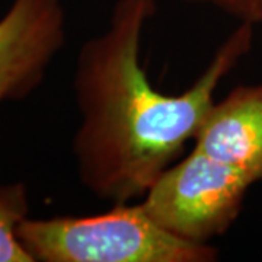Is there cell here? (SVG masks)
I'll list each match as a JSON object with an SVG mask.
<instances>
[{
	"instance_id": "1",
	"label": "cell",
	"mask_w": 262,
	"mask_h": 262,
	"mask_svg": "<svg viewBox=\"0 0 262 262\" xmlns=\"http://www.w3.org/2000/svg\"><path fill=\"white\" fill-rule=\"evenodd\" d=\"M156 9L158 0H117L106 28L77 54L76 169L89 192L113 204L141 198L177 160L215 102L219 84L252 47L255 24L241 22L187 91L163 94L140 58Z\"/></svg>"
},
{
	"instance_id": "2",
	"label": "cell",
	"mask_w": 262,
	"mask_h": 262,
	"mask_svg": "<svg viewBox=\"0 0 262 262\" xmlns=\"http://www.w3.org/2000/svg\"><path fill=\"white\" fill-rule=\"evenodd\" d=\"M34 262H214L219 251L169 233L140 203L114 204L102 214L27 217L18 229Z\"/></svg>"
},
{
	"instance_id": "3",
	"label": "cell",
	"mask_w": 262,
	"mask_h": 262,
	"mask_svg": "<svg viewBox=\"0 0 262 262\" xmlns=\"http://www.w3.org/2000/svg\"><path fill=\"white\" fill-rule=\"evenodd\" d=\"M252 179L192 149L165 169L140 204L160 227L195 244H210L232 227Z\"/></svg>"
},
{
	"instance_id": "4",
	"label": "cell",
	"mask_w": 262,
	"mask_h": 262,
	"mask_svg": "<svg viewBox=\"0 0 262 262\" xmlns=\"http://www.w3.org/2000/svg\"><path fill=\"white\" fill-rule=\"evenodd\" d=\"M64 42L61 0H13L0 18V105L32 94Z\"/></svg>"
},
{
	"instance_id": "5",
	"label": "cell",
	"mask_w": 262,
	"mask_h": 262,
	"mask_svg": "<svg viewBox=\"0 0 262 262\" xmlns=\"http://www.w3.org/2000/svg\"><path fill=\"white\" fill-rule=\"evenodd\" d=\"M194 149L262 181V84H241L215 101L194 137Z\"/></svg>"
},
{
	"instance_id": "6",
	"label": "cell",
	"mask_w": 262,
	"mask_h": 262,
	"mask_svg": "<svg viewBox=\"0 0 262 262\" xmlns=\"http://www.w3.org/2000/svg\"><path fill=\"white\" fill-rule=\"evenodd\" d=\"M28 188L22 182L0 184V262H34L18 236L29 217Z\"/></svg>"
},
{
	"instance_id": "7",
	"label": "cell",
	"mask_w": 262,
	"mask_h": 262,
	"mask_svg": "<svg viewBox=\"0 0 262 262\" xmlns=\"http://www.w3.org/2000/svg\"><path fill=\"white\" fill-rule=\"evenodd\" d=\"M187 3L207 5L222 10L241 22H251L258 25L261 22L262 0H181Z\"/></svg>"
},
{
	"instance_id": "8",
	"label": "cell",
	"mask_w": 262,
	"mask_h": 262,
	"mask_svg": "<svg viewBox=\"0 0 262 262\" xmlns=\"http://www.w3.org/2000/svg\"><path fill=\"white\" fill-rule=\"evenodd\" d=\"M259 24H261V25H262V15H261V22H259Z\"/></svg>"
}]
</instances>
